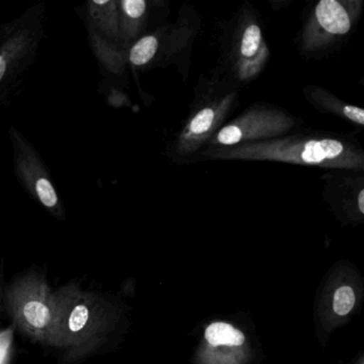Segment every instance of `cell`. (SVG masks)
<instances>
[{"mask_svg":"<svg viewBox=\"0 0 364 364\" xmlns=\"http://www.w3.org/2000/svg\"><path fill=\"white\" fill-rule=\"evenodd\" d=\"M214 155L225 159L280 161L338 169H357L363 167V156L359 151L355 150L350 144L331 138H291L245 144L231 150L217 151Z\"/></svg>","mask_w":364,"mask_h":364,"instance_id":"obj_1","label":"cell"},{"mask_svg":"<svg viewBox=\"0 0 364 364\" xmlns=\"http://www.w3.org/2000/svg\"><path fill=\"white\" fill-rule=\"evenodd\" d=\"M46 36L43 3L29 8L11 22L7 38L0 43V108L9 105L31 68L35 65Z\"/></svg>","mask_w":364,"mask_h":364,"instance_id":"obj_2","label":"cell"},{"mask_svg":"<svg viewBox=\"0 0 364 364\" xmlns=\"http://www.w3.org/2000/svg\"><path fill=\"white\" fill-rule=\"evenodd\" d=\"M8 134L14 152V173L18 183L50 215L58 219L65 218L63 200L37 149L14 125L9 127Z\"/></svg>","mask_w":364,"mask_h":364,"instance_id":"obj_3","label":"cell"},{"mask_svg":"<svg viewBox=\"0 0 364 364\" xmlns=\"http://www.w3.org/2000/svg\"><path fill=\"white\" fill-rule=\"evenodd\" d=\"M293 121L276 112H251L223 127L216 136L217 144L234 146L253 139L274 137L289 129Z\"/></svg>","mask_w":364,"mask_h":364,"instance_id":"obj_4","label":"cell"},{"mask_svg":"<svg viewBox=\"0 0 364 364\" xmlns=\"http://www.w3.org/2000/svg\"><path fill=\"white\" fill-rule=\"evenodd\" d=\"M204 344L213 353H235L247 344V336L233 323L225 321L210 323L204 330Z\"/></svg>","mask_w":364,"mask_h":364,"instance_id":"obj_5","label":"cell"},{"mask_svg":"<svg viewBox=\"0 0 364 364\" xmlns=\"http://www.w3.org/2000/svg\"><path fill=\"white\" fill-rule=\"evenodd\" d=\"M89 33L99 38L119 37V14L117 1L93 0L87 4Z\"/></svg>","mask_w":364,"mask_h":364,"instance_id":"obj_6","label":"cell"},{"mask_svg":"<svg viewBox=\"0 0 364 364\" xmlns=\"http://www.w3.org/2000/svg\"><path fill=\"white\" fill-rule=\"evenodd\" d=\"M221 110L223 108L219 106L217 108L206 107L193 117L178 141L180 151L183 154H189L195 151L210 135V132L219 123Z\"/></svg>","mask_w":364,"mask_h":364,"instance_id":"obj_7","label":"cell"},{"mask_svg":"<svg viewBox=\"0 0 364 364\" xmlns=\"http://www.w3.org/2000/svg\"><path fill=\"white\" fill-rule=\"evenodd\" d=\"M53 312L52 306L46 301L44 295L37 294H31L23 298L18 308L21 321L28 329L38 334L50 331L54 321Z\"/></svg>","mask_w":364,"mask_h":364,"instance_id":"obj_8","label":"cell"},{"mask_svg":"<svg viewBox=\"0 0 364 364\" xmlns=\"http://www.w3.org/2000/svg\"><path fill=\"white\" fill-rule=\"evenodd\" d=\"M319 26L330 35H346L351 23L345 8L336 0H321L315 8Z\"/></svg>","mask_w":364,"mask_h":364,"instance_id":"obj_9","label":"cell"},{"mask_svg":"<svg viewBox=\"0 0 364 364\" xmlns=\"http://www.w3.org/2000/svg\"><path fill=\"white\" fill-rule=\"evenodd\" d=\"M95 317L92 304L88 300H76L70 306L65 316V333L70 338H80L89 333Z\"/></svg>","mask_w":364,"mask_h":364,"instance_id":"obj_10","label":"cell"},{"mask_svg":"<svg viewBox=\"0 0 364 364\" xmlns=\"http://www.w3.org/2000/svg\"><path fill=\"white\" fill-rule=\"evenodd\" d=\"M357 304V291L350 283H341L331 294L330 308L336 318H345L351 314Z\"/></svg>","mask_w":364,"mask_h":364,"instance_id":"obj_11","label":"cell"},{"mask_svg":"<svg viewBox=\"0 0 364 364\" xmlns=\"http://www.w3.org/2000/svg\"><path fill=\"white\" fill-rule=\"evenodd\" d=\"M159 48V40L153 36L140 39L129 50V61L136 67H142L152 60Z\"/></svg>","mask_w":364,"mask_h":364,"instance_id":"obj_12","label":"cell"},{"mask_svg":"<svg viewBox=\"0 0 364 364\" xmlns=\"http://www.w3.org/2000/svg\"><path fill=\"white\" fill-rule=\"evenodd\" d=\"M262 42L261 29L257 25L252 24L247 27L240 43V55H242V61L251 60L255 58L264 48Z\"/></svg>","mask_w":364,"mask_h":364,"instance_id":"obj_13","label":"cell"},{"mask_svg":"<svg viewBox=\"0 0 364 364\" xmlns=\"http://www.w3.org/2000/svg\"><path fill=\"white\" fill-rule=\"evenodd\" d=\"M268 52L266 46H264L263 50L257 54L255 58L251 59L248 61H240V76L244 80L246 78L252 77L257 72L261 70L262 65L265 61L267 57Z\"/></svg>","mask_w":364,"mask_h":364,"instance_id":"obj_14","label":"cell"},{"mask_svg":"<svg viewBox=\"0 0 364 364\" xmlns=\"http://www.w3.org/2000/svg\"><path fill=\"white\" fill-rule=\"evenodd\" d=\"M343 114L348 120L357 123L359 125L364 124V110L355 106H344L343 108Z\"/></svg>","mask_w":364,"mask_h":364,"instance_id":"obj_15","label":"cell"},{"mask_svg":"<svg viewBox=\"0 0 364 364\" xmlns=\"http://www.w3.org/2000/svg\"><path fill=\"white\" fill-rule=\"evenodd\" d=\"M10 29H11V22L0 25V43L7 38L8 33H10Z\"/></svg>","mask_w":364,"mask_h":364,"instance_id":"obj_16","label":"cell"},{"mask_svg":"<svg viewBox=\"0 0 364 364\" xmlns=\"http://www.w3.org/2000/svg\"><path fill=\"white\" fill-rule=\"evenodd\" d=\"M358 208H359L360 213L364 214V191L362 189L358 196Z\"/></svg>","mask_w":364,"mask_h":364,"instance_id":"obj_17","label":"cell"}]
</instances>
